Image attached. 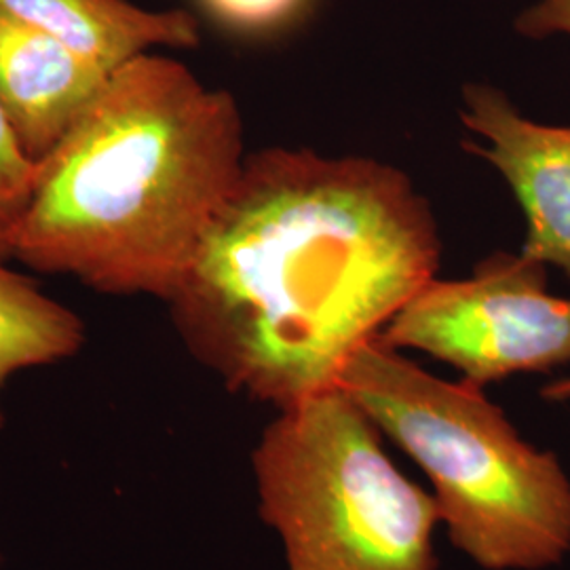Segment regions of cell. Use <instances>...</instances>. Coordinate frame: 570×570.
Masks as SVG:
<instances>
[{
  "label": "cell",
  "instance_id": "obj_1",
  "mask_svg": "<svg viewBox=\"0 0 570 570\" xmlns=\"http://www.w3.org/2000/svg\"><path fill=\"white\" fill-rule=\"evenodd\" d=\"M440 252L428 202L397 167L266 148L245 159L171 317L226 387L282 410L338 387L435 277Z\"/></svg>",
  "mask_w": 570,
  "mask_h": 570
},
{
  "label": "cell",
  "instance_id": "obj_2",
  "mask_svg": "<svg viewBox=\"0 0 570 570\" xmlns=\"http://www.w3.org/2000/svg\"><path fill=\"white\" fill-rule=\"evenodd\" d=\"M244 164L235 98L146 53L37 161L7 254L104 294L169 303Z\"/></svg>",
  "mask_w": 570,
  "mask_h": 570
},
{
  "label": "cell",
  "instance_id": "obj_3",
  "mask_svg": "<svg viewBox=\"0 0 570 570\" xmlns=\"http://www.w3.org/2000/svg\"><path fill=\"white\" fill-rule=\"evenodd\" d=\"M338 387L423 469L450 543L484 570H546L570 553V478L469 381H444L381 338Z\"/></svg>",
  "mask_w": 570,
  "mask_h": 570
},
{
  "label": "cell",
  "instance_id": "obj_4",
  "mask_svg": "<svg viewBox=\"0 0 570 570\" xmlns=\"http://www.w3.org/2000/svg\"><path fill=\"white\" fill-rule=\"evenodd\" d=\"M258 511L287 570H438L435 499L343 387L282 407L252 452Z\"/></svg>",
  "mask_w": 570,
  "mask_h": 570
},
{
  "label": "cell",
  "instance_id": "obj_5",
  "mask_svg": "<svg viewBox=\"0 0 570 570\" xmlns=\"http://www.w3.org/2000/svg\"><path fill=\"white\" fill-rule=\"evenodd\" d=\"M449 364L478 387L570 364V298L548 289L546 265L494 254L465 279H431L379 336Z\"/></svg>",
  "mask_w": 570,
  "mask_h": 570
},
{
  "label": "cell",
  "instance_id": "obj_6",
  "mask_svg": "<svg viewBox=\"0 0 570 570\" xmlns=\"http://www.w3.org/2000/svg\"><path fill=\"white\" fill-rule=\"evenodd\" d=\"M461 121L482 142L469 150L505 178L524 212L520 254L570 279V127L532 121L490 85L465 87Z\"/></svg>",
  "mask_w": 570,
  "mask_h": 570
},
{
  "label": "cell",
  "instance_id": "obj_7",
  "mask_svg": "<svg viewBox=\"0 0 570 570\" xmlns=\"http://www.w3.org/2000/svg\"><path fill=\"white\" fill-rule=\"evenodd\" d=\"M110 75L0 11V108L35 164L61 142Z\"/></svg>",
  "mask_w": 570,
  "mask_h": 570
},
{
  "label": "cell",
  "instance_id": "obj_8",
  "mask_svg": "<svg viewBox=\"0 0 570 570\" xmlns=\"http://www.w3.org/2000/svg\"><path fill=\"white\" fill-rule=\"evenodd\" d=\"M0 11L49 35L106 72L159 47L199 45V21L183 9L153 11L127 0H0Z\"/></svg>",
  "mask_w": 570,
  "mask_h": 570
},
{
  "label": "cell",
  "instance_id": "obj_9",
  "mask_svg": "<svg viewBox=\"0 0 570 570\" xmlns=\"http://www.w3.org/2000/svg\"><path fill=\"white\" fill-rule=\"evenodd\" d=\"M85 326L68 306L0 258V429L4 425L2 393L9 379L30 367L51 366L81 351Z\"/></svg>",
  "mask_w": 570,
  "mask_h": 570
},
{
  "label": "cell",
  "instance_id": "obj_10",
  "mask_svg": "<svg viewBox=\"0 0 570 570\" xmlns=\"http://www.w3.org/2000/svg\"><path fill=\"white\" fill-rule=\"evenodd\" d=\"M205 16L226 32L266 39L306 20L315 0H197Z\"/></svg>",
  "mask_w": 570,
  "mask_h": 570
},
{
  "label": "cell",
  "instance_id": "obj_11",
  "mask_svg": "<svg viewBox=\"0 0 570 570\" xmlns=\"http://www.w3.org/2000/svg\"><path fill=\"white\" fill-rule=\"evenodd\" d=\"M35 180L37 164L21 150L0 108V258L9 256V237L30 204Z\"/></svg>",
  "mask_w": 570,
  "mask_h": 570
},
{
  "label": "cell",
  "instance_id": "obj_12",
  "mask_svg": "<svg viewBox=\"0 0 570 570\" xmlns=\"http://www.w3.org/2000/svg\"><path fill=\"white\" fill-rule=\"evenodd\" d=\"M515 28L530 39H546L551 35L570 37V0H537L522 11Z\"/></svg>",
  "mask_w": 570,
  "mask_h": 570
},
{
  "label": "cell",
  "instance_id": "obj_13",
  "mask_svg": "<svg viewBox=\"0 0 570 570\" xmlns=\"http://www.w3.org/2000/svg\"><path fill=\"white\" fill-rule=\"evenodd\" d=\"M541 395L548 402H556V404H570V376L551 381L550 385L541 389Z\"/></svg>",
  "mask_w": 570,
  "mask_h": 570
}]
</instances>
